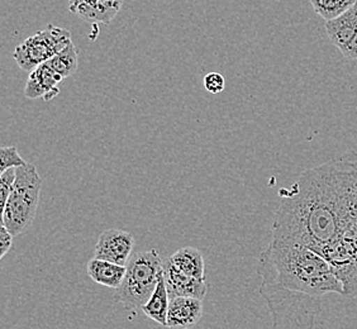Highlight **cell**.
<instances>
[{
	"mask_svg": "<svg viewBox=\"0 0 357 329\" xmlns=\"http://www.w3.org/2000/svg\"><path fill=\"white\" fill-rule=\"evenodd\" d=\"M279 195L273 240L321 254L357 222V152H344L305 170Z\"/></svg>",
	"mask_w": 357,
	"mask_h": 329,
	"instance_id": "obj_1",
	"label": "cell"
},
{
	"mask_svg": "<svg viewBox=\"0 0 357 329\" xmlns=\"http://www.w3.org/2000/svg\"><path fill=\"white\" fill-rule=\"evenodd\" d=\"M256 271L273 329H314L323 298L344 296V285L330 262L310 247L271 240L259 256Z\"/></svg>",
	"mask_w": 357,
	"mask_h": 329,
	"instance_id": "obj_2",
	"label": "cell"
},
{
	"mask_svg": "<svg viewBox=\"0 0 357 329\" xmlns=\"http://www.w3.org/2000/svg\"><path fill=\"white\" fill-rule=\"evenodd\" d=\"M42 178L35 164L15 167V180L6 206L1 208V224L15 236L24 234L35 222L40 206Z\"/></svg>",
	"mask_w": 357,
	"mask_h": 329,
	"instance_id": "obj_3",
	"label": "cell"
},
{
	"mask_svg": "<svg viewBox=\"0 0 357 329\" xmlns=\"http://www.w3.org/2000/svg\"><path fill=\"white\" fill-rule=\"evenodd\" d=\"M164 260L156 248L133 254L127 265L123 282L116 289L113 300L126 310L142 309L158 286Z\"/></svg>",
	"mask_w": 357,
	"mask_h": 329,
	"instance_id": "obj_4",
	"label": "cell"
},
{
	"mask_svg": "<svg viewBox=\"0 0 357 329\" xmlns=\"http://www.w3.org/2000/svg\"><path fill=\"white\" fill-rule=\"evenodd\" d=\"M71 42V33L66 28L48 24L15 47L14 60L20 69L32 72L36 68L68 47Z\"/></svg>",
	"mask_w": 357,
	"mask_h": 329,
	"instance_id": "obj_5",
	"label": "cell"
},
{
	"mask_svg": "<svg viewBox=\"0 0 357 329\" xmlns=\"http://www.w3.org/2000/svg\"><path fill=\"white\" fill-rule=\"evenodd\" d=\"M321 254L328 261L344 285V296H357V222L324 247Z\"/></svg>",
	"mask_w": 357,
	"mask_h": 329,
	"instance_id": "obj_6",
	"label": "cell"
},
{
	"mask_svg": "<svg viewBox=\"0 0 357 329\" xmlns=\"http://www.w3.org/2000/svg\"><path fill=\"white\" fill-rule=\"evenodd\" d=\"M133 247L135 237L130 232L121 229H105L98 238L94 257L127 266L131 260Z\"/></svg>",
	"mask_w": 357,
	"mask_h": 329,
	"instance_id": "obj_7",
	"label": "cell"
},
{
	"mask_svg": "<svg viewBox=\"0 0 357 329\" xmlns=\"http://www.w3.org/2000/svg\"><path fill=\"white\" fill-rule=\"evenodd\" d=\"M63 82V77L57 74L47 62L42 63L29 72L26 86L24 96L31 100L43 99L45 102H51L60 93V84Z\"/></svg>",
	"mask_w": 357,
	"mask_h": 329,
	"instance_id": "obj_8",
	"label": "cell"
},
{
	"mask_svg": "<svg viewBox=\"0 0 357 329\" xmlns=\"http://www.w3.org/2000/svg\"><path fill=\"white\" fill-rule=\"evenodd\" d=\"M203 318V300L190 296L170 299L166 327L169 329H192Z\"/></svg>",
	"mask_w": 357,
	"mask_h": 329,
	"instance_id": "obj_9",
	"label": "cell"
},
{
	"mask_svg": "<svg viewBox=\"0 0 357 329\" xmlns=\"http://www.w3.org/2000/svg\"><path fill=\"white\" fill-rule=\"evenodd\" d=\"M164 279L170 299L175 296H190L204 300L206 298L208 291L206 279H197L178 271L169 259L164 260Z\"/></svg>",
	"mask_w": 357,
	"mask_h": 329,
	"instance_id": "obj_10",
	"label": "cell"
},
{
	"mask_svg": "<svg viewBox=\"0 0 357 329\" xmlns=\"http://www.w3.org/2000/svg\"><path fill=\"white\" fill-rule=\"evenodd\" d=\"M124 0H69L70 12L86 22L108 24L116 18Z\"/></svg>",
	"mask_w": 357,
	"mask_h": 329,
	"instance_id": "obj_11",
	"label": "cell"
},
{
	"mask_svg": "<svg viewBox=\"0 0 357 329\" xmlns=\"http://www.w3.org/2000/svg\"><path fill=\"white\" fill-rule=\"evenodd\" d=\"M326 32L331 43L342 49L357 32V3L336 20L326 22Z\"/></svg>",
	"mask_w": 357,
	"mask_h": 329,
	"instance_id": "obj_12",
	"label": "cell"
},
{
	"mask_svg": "<svg viewBox=\"0 0 357 329\" xmlns=\"http://www.w3.org/2000/svg\"><path fill=\"white\" fill-rule=\"evenodd\" d=\"M86 271L93 282L116 290L123 282L124 276L127 273V266L117 265L109 261L99 260L94 257L88 262Z\"/></svg>",
	"mask_w": 357,
	"mask_h": 329,
	"instance_id": "obj_13",
	"label": "cell"
},
{
	"mask_svg": "<svg viewBox=\"0 0 357 329\" xmlns=\"http://www.w3.org/2000/svg\"><path fill=\"white\" fill-rule=\"evenodd\" d=\"M172 266L184 274L206 279V265L203 254L198 248L192 246L181 247L169 257Z\"/></svg>",
	"mask_w": 357,
	"mask_h": 329,
	"instance_id": "obj_14",
	"label": "cell"
},
{
	"mask_svg": "<svg viewBox=\"0 0 357 329\" xmlns=\"http://www.w3.org/2000/svg\"><path fill=\"white\" fill-rule=\"evenodd\" d=\"M169 305H170V295L166 288L164 270H162V273L158 276V286L141 310L147 318H150L151 321L162 327H166Z\"/></svg>",
	"mask_w": 357,
	"mask_h": 329,
	"instance_id": "obj_15",
	"label": "cell"
},
{
	"mask_svg": "<svg viewBox=\"0 0 357 329\" xmlns=\"http://www.w3.org/2000/svg\"><path fill=\"white\" fill-rule=\"evenodd\" d=\"M47 63L63 79L74 75L79 68V55L75 45L71 42L68 47L48 60Z\"/></svg>",
	"mask_w": 357,
	"mask_h": 329,
	"instance_id": "obj_16",
	"label": "cell"
},
{
	"mask_svg": "<svg viewBox=\"0 0 357 329\" xmlns=\"http://www.w3.org/2000/svg\"><path fill=\"white\" fill-rule=\"evenodd\" d=\"M312 7L326 22L336 20L354 7L357 0H310Z\"/></svg>",
	"mask_w": 357,
	"mask_h": 329,
	"instance_id": "obj_17",
	"label": "cell"
},
{
	"mask_svg": "<svg viewBox=\"0 0 357 329\" xmlns=\"http://www.w3.org/2000/svg\"><path fill=\"white\" fill-rule=\"evenodd\" d=\"M27 164V161L20 155L17 147L8 146L0 150V174L7 171L8 169L21 167Z\"/></svg>",
	"mask_w": 357,
	"mask_h": 329,
	"instance_id": "obj_18",
	"label": "cell"
},
{
	"mask_svg": "<svg viewBox=\"0 0 357 329\" xmlns=\"http://www.w3.org/2000/svg\"><path fill=\"white\" fill-rule=\"evenodd\" d=\"M0 203L1 208L6 206L8 198L12 192L13 188L14 180H15V167L8 169L7 171L0 174Z\"/></svg>",
	"mask_w": 357,
	"mask_h": 329,
	"instance_id": "obj_19",
	"label": "cell"
},
{
	"mask_svg": "<svg viewBox=\"0 0 357 329\" xmlns=\"http://www.w3.org/2000/svg\"><path fill=\"white\" fill-rule=\"evenodd\" d=\"M203 86L211 94H220L226 88V80L220 72H209L204 76Z\"/></svg>",
	"mask_w": 357,
	"mask_h": 329,
	"instance_id": "obj_20",
	"label": "cell"
},
{
	"mask_svg": "<svg viewBox=\"0 0 357 329\" xmlns=\"http://www.w3.org/2000/svg\"><path fill=\"white\" fill-rule=\"evenodd\" d=\"M13 237V234L8 231L7 227L1 224V228H0V257H1V259H3V257L8 254V251L12 248Z\"/></svg>",
	"mask_w": 357,
	"mask_h": 329,
	"instance_id": "obj_21",
	"label": "cell"
},
{
	"mask_svg": "<svg viewBox=\"0 0 357 329\" xmlns=\"http://www.w3.org/2000/svg\"><path fill=\"white\" fill-rule=\"evenodd\" d=\"M341 54L349 59V60H354L357 61V32L355 36L351 38V41L344 46L342 49H340Z\"/></svg>",
	"mask_w": 357,
	"mask_h": 329,
	"instance_id": "obj_22",
	"label": "cell"
}]
</instances>
